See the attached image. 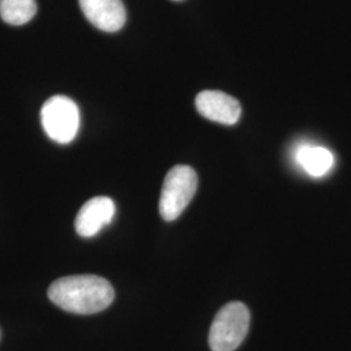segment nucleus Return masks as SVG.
I'll return each instance as SVG.
<instances>
[{
	"label": "nucleus",
	"mask_w": 351,
	"mask_h": 351,
	"mask_svg": "<svg viewBox=\"0 0 351 351\" xmlns=\"http://www.w3.org/2000/svg\"><path fill=\"white\" fill-rule=\"evenodd\" d=\"M47 294L53 304L78 315L101 313L114 300L110 281L95 275L62 277L51 284Z\"/></svg>",
	"instance_id": "1"
},
{
	"label": "nucleus",
	"mask_w": 351,
	"mask_h": 351,
	"mask_svg": "<svg viewBox=\"0 0 351 351\" xmlns=\"http://www.w3.org/2000/svg\"><path fill=\"white\" fill-rule=\"evenodd\" d=\"M249 326V308L241 302L228 303L213 319L208 336V343L211 350H236L246 337Z\"/></svg>",
	"instance_id": "2"
},
{
	"label": "nucleus",
	"mask_w": 351,
	"mask_h": 351,
	"mask_svg": "<svg viewBox=\"0 0 351 351\" xmlns=\"http://www.w3.org/2000/svg\"><path fill=\"white\" fill-rule=\"evenodd\" d=\"M198 188V176L189 165H176L164 180L159 213L165 221H173L193 199Z\"/></svg>",
	"instance_id": "3"
},
{
	"label": "nucleus",
	"mask_w": 351,
	"mask_h": 351,
	"mask_svg": "<svg viewBox=\"0 0 351 351\" xmlns=\"http://www.w3.org/2000/svg\"><path fill=\"white\" fill-rule=\"evenodd\" d=\"M40 121L52 141L66 145L75 138L80 129V110L75 101L64 95L51 97L40 111Z\"/></svg>",
	"instance_id": "4"
},
{
	"label": "nucleus",
	"mask_w": 351,
	"mask_h": 351,
	"mask_svg": "<svg viewBox=\"0 0 351 351\" xmlns=\"http://www.w3.org/2000/svg\"><path fill=\"white\" fill-rule=\"evenodd\" d=\"M197 111L203 117L224 125H234L241 117L239 101L223 91L206 90L195 98Z\"/></svg>",
	"instance_id": "5"
},
{
	"label": "nucleus",
	"mask_w": 351,
	"mask_h": 351,
	"mask_svg": "<svg viewBox=\"0 0 351 351\" xmlns=\"http://www.w3.org/2000/svg\"><path fill=\"white\" fill-rule=\"evenodd\" d=\"M116 206L108 197H95L88 199L77 213L75 232L85 239L97 236L104 226L112 223Z\"/></svg>",
	"instance_id": "6"
},
{
	"label": "nucleus",
	"mask_w": 351,
	"mask_h": 351,
	"mask_svg": "<svg viewBox=\"0 0 351 351\" xmlns=\"http://www.w3.org/2000/svg\"><path fill=\"white\" fill-rule=\"evenodd\" d=\"M88 21L99 30L113 33L125 25L126 11L121 0H78Z\"/></svg>",
	"instance_id": "7"
},
{
	"label": "nucleus",
	"mask_w": 351,
	"mask_h": 351,
	"mask_svg": "<svg viewBox=\"0 0 351 351\" xmlns=\"http://www.w3.org/2000/svg\"><path fill=\"white\" fill-rule=\"evenodd\" d=\"M295 160L313 177L326 176L335 165V155L323 146L302 145L295 151Z\"/></svg>",
	"instance_id": "8"
},
{
	"label": "nucleus",
	"mask_w": 351,
	"mask_h": 351,
	"mask_svg": "<svg viewBox=\"0 0 351 351\" xmlns=\"http://www.w3.org/2000/svg\"><path fill=\"white\" fill-rule=\"evenodd\" d=\"M37 10L36 0H0V17L10 25H25Z\"/></svg>",
	"instance_id": "9"
}]
</instances>
